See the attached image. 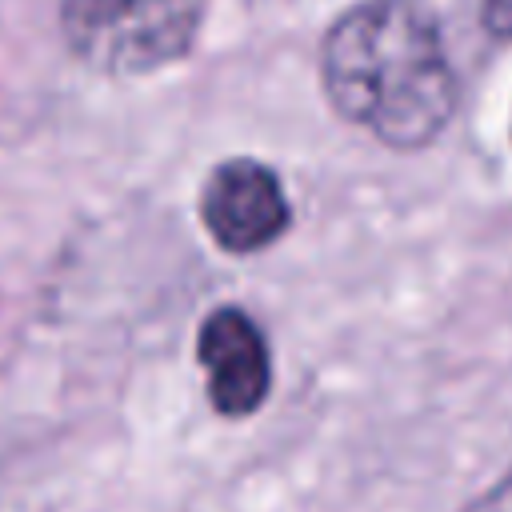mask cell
<instances>
[{
  "mask_svg": "<svg viewBox=\"0 0 512 512\" xmlns=\"http://www.w3.org/2000/svg\"><path fill=\"white\" fill-rule=\"evenodd\" d=\"M208 0H60L64 44L92 68L140 76L176 64L204 24Z\"/></svg>",
  "mask_w": 512,
  "mask_h": 512,
  "instance_id": "2",
  "label": "cell"
},
{
  "mask_svg": "<svg viewBox=\"0 0 512 512\" xmlns=\"http://www.w3.org/2000/svg\"><path fill=\"white\" fill-rule=\"evenodd\" d=\"M196 360L204 368L208 400L220 416H252L272 388V352L260 324L244 308H216L196 332Z\"/></svg>",
  "mask_w": 512,
  "mask_h": 512,
  "instance_id": "4",
  "label": "cell"
},
{
  "mask_svg": "<svg viewBox=\"0 0 512 512\" xmlns=\"http://www.w3.org/2000/svg\"><path fill=\"white\" fill-rule=\"evenodd\" d=\"M332 108L388 148H424L456 116L460 84L436 16L420 0H360L320 44Z\"/></svg>",
  "mask_w": 512,
  "mask_h": 512,
  "instance_id": "1",
  "label": "cell"
},
{
  "mask_svg": "<svg viewBox=\"0 0 512 512\" xmlns=\"http://www.w3.org/2000/svg\"><path fill=\"white\" fill-rule=\"evenodd\" d=\"M468 512H512V468H508Z\"/></svg>",
  "mask_w": 512,
  "mask_h": 512,
  "instance_id": "5",
  "label": "cell"
},
{
  "mask_svg": "<svg viewBox=\"0 0 512 512\" xmlns=\"http://www.w3.org/2000/svg\"><path fill=\"white\" fill-rule=\"evenodd\" d=\"M200 220L224 252L248 256L288 232L292 208L280 188V176L268 164L236 156L208 172L200 188Z\"/></svg>",
  "mask_w": 512,
  "mask_h": 512,
  "instance_id": "3",
  "label": "cell"
},
{
  "mask_svg": "<svg viewBox=\"0 0 512 512\" xmlns=\"http://www.w3.org/2000/svg\"><path fill=\"white\" fill-rule=\"evenodd\" d=\"M480 20H484V28H488L492 36L512 40V0H484Z\"/></svg>",
  "mask_w": 512,
  "mask_h": 512,
  "instance_id": "6",
  "label": "cell"
}]
</instances>
